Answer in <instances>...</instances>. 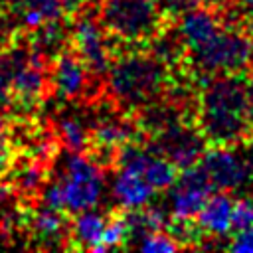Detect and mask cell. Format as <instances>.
I'll use <instances>...</instances> for the list:
<instances>
[{
    "mask_svg": "<svg viewBox=\"0 0 253 253\" xmlns=\"http://www.w3.org/2000/svg\"><path fill=\"white\" fill-rule=\"evenodd\" d=\"M196 71L204 75H231L245 71L253 61V40L233 28L221 30L202 47L188 53Z\"/></svg>",
    "mask_w": 253,
    "mask_h": 253,
    "instance_id": "obj_5",
    "label": "cell"
},
{
    "mask_svg": "<svg viewBox=\"0 0 253 253\" xmlns=\"http://www.w3.org/2000/svg\"><path fill=\"white\" fill-rule=\"evenodd\" d=\"M69 45L83 59V63L91 69L95 77L107 73V69L113 63L109 32L101 24L99 16H93L83 10L77 12L71 22Z\"/></svg>",
    "mask_w": 253,
    "mask_h": 253,
    "instance_id": "obj_6",
    "label": "cell"
},
{
    "mask_svg": "<svg viewBox=\"0 0 253 253\" xmlns=\"http://www.w3.org/2000/svg\"><path fill=\"white\" fill-rule=\"evenodd\" d=\"M130 239V231H128V223H126V215L121 213H111L99 243L97 251H111V249H119L123 247L126 241Z\"/></svg>",
    "mask_w": 253,
    "mask_h": 253,
    "instance_id": "obj_21",
    "label": "cell"
},
{
    "mask_svg": "<svg viewBox=\"0 0 253 253\" xmlns=\"http://www.w3.org/2000/svg\"><path fill=\"white\" fill-rule=\"evenodd\" d=\"M8 18H14L22 28L36 30L38 26L59 20L63 14L61 0H4Z\"/></svg>",
    "mask_w": 253,
    "mask_h": 253,
    "instance_id": "obj_17",
    "label": "cell"
},
{
    "mask_svg": "<svg viewBox=\"0 0 253 253\" xmlns=\"http://www.w3.org/2000/svg\"><path fill=\"white\" fill-rule=\"evenodd\" d=\"M164 65L152 53H125L107 69V89L119 105L142 109L162 93L166 85Z\"/></svg>",
    "mask_w": 253,
    "mask_h": 253,
    "instance_id": "obj_2",
    "label": "cell"
},
{
    "mask_svg": "<svg viewBox=\"0 0 253 253\" xmlns=\"http://www.w3.org/2000/svg\"><path fill=\"white\" fill-rule=\"evenodd\" d=\"M223 22L217 18V14L210 8H192L180 16L178 22V40L182 47L190 53L198 47H202L208 40H211L219 30Z\"/></svg>",
    "mask_w": 253,
    "mask_h": 253,
    "instance_id": "obj_14",
    "label": "cell"
},
{
    "mask_svg": "<svg viewBox=\"0 0 253 253\" xmlns=\"http://www.w3.org/2000/svg\"><path fill=\"white\" fill-rule=\"evenodd\" d=\"M225 247L231 251H237V253H253V225L237 231V235Z\"/></svg>",
    "mask_w": 253,
    "mask_h": 253,
    "instance_id": "obj_26",
    "label": "cell"
},
{
    "mask_svg": "<svg viewBox=\"0 0 253 253\" xmlns=\"http://www.w3.org/2000/svg\"><path fill=\"white\" fill-rule=\"evenodd\" d=\"M89 0H61V8L67 16H75L77 12H81L87 6Z\"/></svg>",
    "mask_w": 253,
    "mask_h": 253,
    "instance_id": "obj_27",
    "label": "cell"
},
{
    "mask_svg": "<svg viewBox=\"0 0 253 253\" xmlns=\"http://www.w3.org/2000/svg\"><path fill=\"white\" fill-rule=\"evenodd\" d=\"M107 219H109V215L103 211H97L95 208L73 213V221L69 223L67 241H71L79 249L97 251L103 231H105V225H107Z\"/></svg>",
    "mask_w": 253,
    "mask_h": 253,
    "instance_id": "obj_18",
    "label": "cell"
},
{
    "mask_svg": "<svg viewBox=\"0 0 253 253\" xmlns=\"http://www.w3.org/2000/svg\"><path fill=\"white\" fill-rule=\"evenodd\" d=\"M26 225L30 239H34L38 247L51 249V247H61L67 241L69 223L65 219V211L61 210L40 204L36 211H32V215L28 217Z\"/></svg>",
    "mask_w": 253,
    "mask_h": 253,
    "instance_id": "obj_13",
    "label": "cell"
},
{
    "mask_svg": "<svg viewBox=\"0 0 253 253\" xmlns=\"http://www.w3.org/2000/svg\"><path fill=\"white\" fill-rule=\"evenodd\" d=\"M93 73L71 49H63L49 61V93L65 103L81 101L91 95Z\"/></svg>",
    "mask_w": 253,
    "mask_h": 253,
    "instance_id": "obj_8",
    "label": "cell"
},
{
    "mask_svg": "<svg viewBox=\"0 0 253 253\" xmlns=\"http://www.w3.org/2000/svg\"><path fill=\"white\" fill-rule=\"evenodd\" d=\"M213 186L208 180L202 166L194 164L178 174V180L170 188L168 213L172 221H192L204 208Z\"/></svg>",
    "mask_w": 253,
    "mask_h": 253,
    "instance_id": "obj_9",
    "label": "cell"
},
{
    "mask_svg": "<svg viewBox=\"0 0 253 253\" xmlns=\"http://www.w3.org/2000/svg\"><path fill=\"white\" fill-rule=\"evenodd\" d=\"M156 190L146 182L142 174L130 168H121L111 180V196L125 210H138L152 202Z\"/></svg>",
    "mask_w": 253,
    "mask_h": 253,
    "instance_id": "obj_16",
    "label": "cell"
},
{
    "mask_svg": "<svg viewBox=\"0 0 253 253\" xmlns=\"http://www.w3.org/2000/svg\"><path fill=\"white\" fill-rule=\"evenodd\" d=\"M47 164L45 160L34 156V154H24L16 156L10 160L2 182L12 190V194L20 200L26 202H36L40 200L45 184H47Z\"/></svg>",
    "mask_w": 253,
    "mask_h": 253,
    "instance_id": "obj_12",
    "label": "cell"
},
{
    "mask_svg": "<svg viewBox=\"0 0 253 253\" xmlns=\"http://www.w3.org/2000/svg\"><path fill=\"white\" fill-rule=\"evenodd\" d=\"M245 14H253V0H237Z\"/></svg>",
    "mask_w": 253,
    "mask_h": 253,
    "instance_id": "obj_29",
    "label": "cell"
},
{
    "mask_svg": "<svg viewBox=\"0 0 253 253\" xmlns=\"http://www.w3.org/2000/svg\"><path fill=\"white\" fill-rule=\"evenodd\" d=\"M136 247L142 253H172V251H178L182 243L170 231L158 229V231H148L140 235Z\"/></svg>",
    "mask_w": 253,
    "mask_h": 253,
    "instance_id": "obj_22",
    "label": "cell"
},
{
    "mask_svg": "<svg viewBox=\"0 0 253 253\" xmlns=\"http://www.w3.org/2000/svg\"><path fill=\"white\" fill-rule=\"evenodd\" d=\"M233 0H198V4H202L204 8H210L213 12H221V10H227L231 6Z\"/></svg>",
    "mask_w": 253,
    "mask_h": 253,
    "instance_id": "obj_28",
    "label": "cell"
},
{
    "mask_svg": "<svg viewBox=\"0 0 253 253\" xmlns=\"http://www.w3.org/2000/svg\"><path fill=\"white\" fill-rule=\"evenodd\" d=\"M253 225V200L237 198L233 202V229L241 231Z\"/></svg>",
    "mask_w": 253,
    "mask_h": 253,
    "instance_id": "obj_23",
    "label": "cell"
},
{
    "mask_svg": "<svg viewBox=\"0 0 253 253\" xmlns=\"http://www.w3.org/2000/svg\"><path fill=\"white\" fill-rule=\"evenodd\" d=\"M156 2L164 12V16L168 18H180L184 12L192 10L198 4V0H156Z\"/></svg>",
    "mask_w": 253,
    "mask_h": 253,
    "instance_id": "obj_24",
    "label": "cell"
},
{
    "mask_svg": "<svg viewBox=\"0 0 253 253\" xmlns=\"http://www.w3.org/2000/svg\"><path fill=\"white\" fill-rule=\"evenodd\" d=\"M233 198L227 192L210 194L204 208L196 215V227L213 239H223L233 231Z\"/></svg>",
    "mask_w": 253,
    "mask_h": 253,
    "instance_id": "obj_15",
    "label": "cell"
},
{
    "mask_svg": "<svg viewBox=\"0 0 253 253\" xmlns=\"http://www.w3.org/2000/svg\"><path fill=\"white\" fill-rule=\"evenodd\" d=\"M245 34L253 40V14H249V20H247V26H245Z\"/></svg>",
    "mask_w": 253,
    "mask_h": 253,
    "instance_id": "obj_30",
    "label": "cell"
},
{
    "mask_svg": "<svg viewBox=\"0 0 253 253\" xmlns=\"http://www.w3.org/2000/svg\"><path fill=\"white\" fill-rule=\"evenodd\" d=\"M206 142L208 140L204 138L200 128L174 121L164 128L156 130L150 148L164 154L180 170H184L198 164V160H202V154L206 152Z\"/></svg>",
    "mask_w": 253,
    "mask_h": 253,
    "instance_id": "obj_10",
    "label": "cell"
},
{
    "mask_svg": "<svg viewBox=\"0 0 253 253\" xmlns=\"http://www.w3.org/2000/svg\"><path fill=\"white\" fill-rule=\"evenodd\" d=\"M53 132L59 144H63L69 152L89 150L91 144V123H87L75 111L59 113L53 123Z\"/></svg>",
    "mask_w": 253,
    "mask_h": 253,
    "instance_id": "obj_19",
    "label": "cell"
},
{
    "mask_svg": "<svg viewBox=\"0 0 253 253\" xmlns=\"http://www.w3.org/2000/svg\"><path fill=\"white\" fill-rule=\"evenodd\" d=\"M166 211L156 208V206H144L138 210H130V213H126V223H128V231L130 237H140L148 231H158L166 227Z\"/></svg>",
    "mask_w": 253,
    "mask_h": 253,
    "instance_id": "obj_20",
    "label": "cell"
},
{
    "mask_svg": "<svg viewBox=\"0 0 253 253\" xmlns=\"http://www.w3.org/2000/svg\"><path fill=\"white\" fill-rule=\"evenodd\" d=\"M99 20L123 43H150L164 30V12L156 0H101Z\"/></svg>",
    "mask_w": 253,
    "mask_h": 253,
    "instance_id": "obj_3",
    "label": "cell"
},
{
    "mask_svg": "<svg viewBox=\"0 0 253 253\" xmlns=\"http://www.w3.org/2000/svg\"><path fill=\"white\" fill-rule=\"evenodd\" d=\"M198 128L211 144H237L253 132L251 87L239 73L211 77L200 95Z\"/></svg>",
    "mask_w": 253,
    "mask_h": 253,
    "instance_id": "obj_1",
    "label": "cell"
},
{
    "mask_svg": "<svg viewBox=\"0 0 253 253\" xmlns=\"http://www.w3.org/2000/svg\"><path fill=\"white\" fill-rule=\"evenodd\" d=\"M10 146H12V140H10V130L4 123V117L0 115V178L4 176L10 160H12V154H10Z\"/></svg>",
    "mask_w": 253,
    "mask_h": 253,
    "instance_id": "obj_25",
    "label": "cell"
},
{
    "mask_svg": "<svg viewBox=\"0 0 253 253\" xmlns=\"http://www.w3.org/2000/svg\"><path fill=\"white\" fill-rule=\"evenodd\" d=\"M200 166L213 190L221 192H235L253 178L251 156L247 150L233 148V144H211V148L202 154Z\"/></svg>",
    "mask_w": 253,
    "mask_h": 253,
    "instance_id": "obj_7",
    "label": "cell"
},
{
    "mask_svg": "<svg viewBox=\"0 0 253 253\" xmlns=\"http://www.w3.org/2000/svg\"><path fill=\"white\" fill-rule=\"evenodd\" d=\"M117 166L136 170L146 178V182L156 190H170L178 180V166L166 158L164 154L152 150L150 146H138L134 142H126L117 152Z\"/></svg>",
    "mask_w": 253,
    "mask_h": 253,
    "instance_id": "obj_11",
    "label": "cell"
},
{
    "mask_svg": "<svg viewBox=\"0 0 253 253\" xmlns=\"http://www.w3.org/2000/svg\"><path fill=\"white\" fill-rule=\"evenodd\" d=\"M53 182L65 213L97 208L105 194L103 166L81 152H71V156L65 158L63 168Z\"/></svg>",
    "mask_w": 253,
    "mask_h": 253,
    "instance_id": "obj_4",
    "label": "cell"
}]
</instances>
